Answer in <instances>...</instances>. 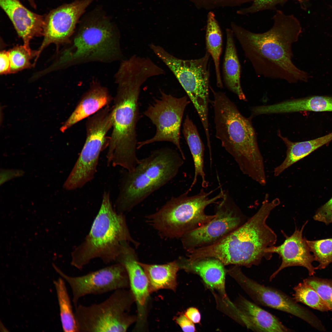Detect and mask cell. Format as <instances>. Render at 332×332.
Here are the masks:
<instances>
[{
  "label": "cell",
  "mask_w": 332,
  "mask_h": 332,
  "mask_svg": "<svg viewBox=\"0 0 332 332\" xmlns=\"http://www.w3.org/2000/svg\"><path fill=\"white\" fill-rule=\"evenodd\" d=\"M272 27L260 33L252 32L231 22V29L246 57L259 75L290 83L306 81L308 76L293 63L292 45L302 32L298 20L294 15L276 10Z\"/></svg>",
  "instance_id": "cell-1"
},
{
  "label": "cell",
  "mask_w": 332,
  "mask_h": 332,
  "mask_svg": "<svg viewBox=\"0 0 332 332\" xmlns=\"http://www.w3.org/2000/svg\"><path fill=\"white\" fill-rule=\"evenodd\" d=\"M150 78L144 69L129 66L117 73V88L113 98L112 131L107 155L108 164L131 171L138 164L136 126L140 118L138 100L141 87Z\"/></svg>",
  "instance_id": "cell-2"
},
{
  "label": "cell",
  "mask_w": 332,
  "mask_h": 332,
  "mask_svg": "<svg viewBox=\"0 0 332 332\" xmlns=\"http://www.w3.org/2000/svg\"><path fill=\"white\" fill-rule=\"evenodd\" d=\"M268 198L266 194L258 211L240 227L216 243L200 248V256L217 259L224 265L248 268L259 265L263 258L270 259L272 254L265 251L276 243L277 236L266 220L280 201L278 198L270 201Z\"/></svg>",
  "instance_id": "cell-3"
},
{
  "label": "cell",
  "mask_w": 332,
  "mask_h": 332,
  "mask_svg": "<svg viewBox=\"0 0 332 332\" xmlns=\"http://www.w3.org/2000/svg\"><path fill=\"white\" fill-rule=\"evenodd\" d=\"M213 95L215 136L234 158L244 175L255 181L266 176L263 157L251 118L240 113L223 93L210 87Z\"/></svg>",
  "instance_id": "cell-4"
},
{
  "label": "cell",
  "mask_w": 332,
  "mask_h": 332,
  "mask_svg": "<svg viewBox=\"0 0 332 332\" xmlns=\"http://www.w3.org/2000/svg\"><path fill=\"white\" fill-rule=\"evenodd\" d=\"M138 243L132 237L124 214L113 209L109 192H104L99 211L89 232L71 254V264L81 270L94 258L105 264L117 262L123 254Z\"/></svg>",
  "instance_id": "cell-5"
},
{
  "label": "cell",
  "mask_w": 332,
  "mask_h": 332,
  "mask_svg": "<svg viewBox=\"0 0 332 332\" xmlns=\"http://www.w3.org/2000/svg\"><path fill=\"white\" fill-rule=\"evenodd\" d=\"M184 159L180 152L169 148L154 150L140 160L132 172L126 170L121 180L115 209L123 214L131 211L177 175Z\"/></svg>",
  "instance_id": "cell-6"
},
{
  "label": "cell",
  "mask_w": 332,
  "mask_h": 332,
  "mask_svg": "<svg viewBox=\"0 0 332 332\" xmlns=\"http://www.w3.org/2000/svg\"><path fill=\"white\" fill-rule=\"evenodd\" d=\"M214 190L206 192L203 188L197 194L189 196L188 190L177 197H172L155 213L147 216L148 221L165 239L181 238L188 233L209 222L215 215L205 212L208 205L223 197L224 191L212 198Z\"/></svg>",
  "instance_id": "cell-7"
},
{
  "label": "cell",
  "mask_w": 332,
  "mask_h": 332,
  "mask_svg": "<svg viewBox=\"0 0 332 332\" xmlns=\"http://www.w3.org/2000/svg\"><path fill=\"white\" fill-rule=\"evenodd\" d=\"M149 47L176 78L195 107L205 133L209 134L210 54L206 51L200 58L183 60L176 57L160 45L152 43Z\"/></svg>",
  "instance_id": "cell-8"
},
{
  "label": "cell",
  "mask_w": 332,
  "mask_h": 332,
  "mask_svg": "<svg viewBox=\"0 0 332 332\" xmlns=\"http://www.w3.org/2000/svg\"><path fill=\"white\" fill-rule=\"evenodd\" d=\"M111 107L107 106L88 118L86 122V139L80 155L64 184L67 190L83 187L94 177L99 156L108 145L107 135L112 128Z\"/></svg>",
  "instance_id": "cell-9"
},
{
  "label": "cell",
  "mask_w": 332,
  "mask_h": 332,
  "mask_svg": "<svg viewBox=\"0 0 332 332\" xmlns=\"http://www.w3.org/2000/svg\"><path fill=\"white\" fill-rule=\"evenodd\" d=\"M131 295L129 291L119 289L100 303L78 305L74 314L79 332L126 331L134 320L127 312Z\"/></svg>",
  "instance_id": "cell-10"
},
{
  "label": "cell",
  "mask_w": 332,
  "mask_h": 332,
  "mask_svg": "<svg viewBox=\"0 0 332 332\" xmlns=\"http://www.w3.org/2000/svg\"><path fill=\"white\" fill-rule=\"evenodd\" d=\"M160 92V97L144 113L155 126L156 133L151 138L138 142L137 149L154 142H169L175 145L185 160L180 144V131L184 110L190 101L186 96L177 97L161 90Z\"/></svg>",
  "instance_id": "cell-11"
},
{
  "label": "cell",
  "mask_w": 332,
  "mask_h": 332,
  "mask_svg": "<svg viewBox=\"0 0 332 332\" xmlns=\"http://www.w3.org/2000/svg\"><path fill=\"white\" fill-rule=\"evenodd\" d=\"M66 60L111 58L121 56L112 25L105 18H94L81 28Z\"/></svg>",
  "instance_id": "cell-12"
},
{
  "label": "cell",
  "mask_w": 332,
  "mask_h": 332,
  "mask_svg": "<svg viewBox=\"0 0 332 332\" xmlns=\"http://www.w3.org/2000/svg\"><path fill=\"white\" fill-rule=\"evenodd\" d=\"M215 215L208 223L180 238L183 247L187 251L216 243L247 221L227 192L224 191L221 200L218 202Z\"/></svg>",
  "instance_id": "cell-13"
},
{
  "label": "cell",
  "mask_w": 332,
  "mask_h": 332,
  "mask_svg": "<svg viewBox=\"0 0 332 332\" xmlns=\"http://www.w3.org/2000/svg\"><path fill=\"white\" fill-rule=\"evenodd\" d=\"M53 266L69 285L72 302L76 308L80 299L85 295H99L124 289L129 285L126 269L121 263L116 264L82 275L71 276L61 271L54 264Z\"/></svg>",
  "instance_id": "cell-14"
},
{
  "label": "cell",
  "mask_w": 332,
  "mask_h": 332,
  "mask_svg": "<svg viewBox=\"0 0 332 332\" xmlns=\"http://www.w3.org/2000/svg\"><path fill=\"white\" fill-rule=\"evenodd\" d=\"M231 272L234 278L253 302L262 306L281 311L299 318L316 327L319 321L309 310L282 291L265 286L245 275L239 266Z\"/></svg>",
  "instance_id": "cell-15"
},
{
  "label": "cell",
  "mask_w": 332,
  "mask_h": 332,
  "mask_svg": "<svg viewBox=\"0 0 332 332\" xmlns=\"http://www.w3.org/2000/svg\"><path fill=\"white\" fill-rule=\"evenodd\" d=\"M91 0H77L61 5L50 11L45 17L44 39L38 50L37 57L51 43L67 42L73 31L79 18Z\"/></svg>",
  "instance_id": "cell-16"
},
{
  "label": "cell",
  "mask_w": 332,
  "mask_h": 332,
  "mask_svg": "<svg viewBox=\"0 0 332 332\" xmlns=\"http://www.w3.org/2000/svg\"><path fill=\"white\" fill-rule=\"evenodd\" d=\"M306 222L301 229L296 228L290 236H286V239L279 246L270 247L265 250V252L278 254L282 259L281 263L279 268L270 276L271 281L282 270L292 266H301L306 268L310 276L313 275L317 269L312 264L315 260L313 255L306 242L302 237V232Z\"/></svg>",
  "instance_id": "cell-17"
},
{
  "label": "cell",
  "mask_w": 332,
  "mask_h": 332,
  "mask_svg": "<svg viewBox=\"0 0 332 332\" xmlns=\"http://www.w3.org/2000/svg\"><path fill=\"white\" fill-rule=\"evenodd\" d=\"M0 6L26 46L30 48V41L34 37L43 36L45 16L31 11L20 0H0Z\"/></svg>",
  "instance_id": "cell-18"
},
{
  "label": "cell",
  "mask_w": 332,
  "mask_h": 332,
  "mask_svg": "<svg viewBox=\"0 0 332 332\" xmlns=\"http://www.w3.org/2000/svg\"><path fill=\"white\" fill-rule=\"evenodd\" d=\"M237 314L241 322L255 332H291L279 318L243 297L239 299Z\"/></svg>",
  "instance_id": "cell-19"
},
{
  "label": "cell",
  "mask_w": 332,
  "mask_h": 332,
  "mask_svg": "<svg viewBox=\"0 0 332 332\" xmlns=\"http://www.w3.org/2000/svg\"><path fill=\"white\" fill-rule=\"evenodd\" d=\"M177 261L180 268L198 274L209 288L216 290L226 298L225 265L219 259L204 257L190 260L181 257Z\"/></svg>",
  "instance_id": "cell-20"
},
{
  "label": "cell",
  "mask_w": 332,
  "mask_h": 332,
  "mask_svg": "<svg viewBox=\"0 0 332 332\" xmlns=\"http://www.w3.org/2000/svg\"><path fill=\"white\" fill-rule=\"evenodd\" d=\"M136 255L132 248L122 255L117 263L122 264L126 271L132 293L138 307L139 318L143 320L144 309L150 292L146 275L138 263Z\"/></svg>",
  "instance_id": "cell-21"
},
{
  "label": "cell",
  "mask_w": 332,
  "mask_h": 332,
  "mask_svg": "<svg viewBox=\"0 0 332 332\" xmlns=\"http://www.w3.org/2000/svg\"><path fill=\"white\" fill-rule=\"evenodd\" d=\"M113 98L105 88L95 85L81 96L72 113L60 128L64 132L73 126L109 105Z\"/></svg>",
  "instance_id": "cell-22"
},
{
  "label": "cell",
  "mask_w": 332,
  "mask_h": 332,
  "mask_svg": "<svg viewBox=\"0 0 332 332\" xmlns=\"http://www.w3.org/2000/svg\"><path fill=\"white\" fill-rule=\"evenodd\" d=\"M227 42L223 64V81L226 87L235 94L240 100L246 101L241 87V67L231 29L226 30Z\"/></svg>",
  "instance_id": "cell-23"
},
{
  "label": "cell",
  "mask_w": 332,
  "mask_h": 332,
  "mask_svg": "<svg viewBox=\"0 0 332 332\" xmlns=\"http://www.w3.org/2000/svg\"><path fill=\"white\" fill-rule=\"evenodd\" d=\"M279 136L285 144L287 150L286 156L283 162L275 167L274 176L280 175L285 170L311 152L332 140V132L325 136L307 141L294 142L283 136L280 133Z\"/></svg>",
  "instance_id": "cell-24"
},
{
  "label": "cell",
  "mask_w": 332,
  "mask_h": 332,
  "mask_svg": "<svg viewBox=\"0 0 332 332\" xmlns=\"http://www.w3.org/2000/svg\"><path fill=\"white\" fill-rule=\"evenodd\" d=\"M269 114L303 111L332 112V96H313L268 105Z\"/></svg>",
  "instance_id": "cell-25"
},
{
  "label": "cell",
  "mask_w": 332,
  "mask_h": 332,
  "mask_svg": "<svg viewBox=\"0 0 332 332\" xmlns=\"http://www.w3.org/2000/svg\"><path fill=\"white\" fill-rule=\"evenodd\" d=\"M182 132L192 156L194 166V178L188 190H191L199 176L202 179V187L206 188L208 183L204 170V145L196 125L188 115L186 116L183 124Z\"/></svg>",
  "instance_id": "cell-26"
},
{
  "label": "cell",
  "mask_w": 332,
  "mask_h": 332,
  "mask_svg": "<svg viewBox=\"0 0 332 332\" xmlns=\"http://www.w3.org/2000/svg\"><path fill=\"white\" fill-rule=\"evenodd\" d=\"M138 263L147 277L150 292L163 289H175L177 273L180 268L177 261L161 265Z\"/></svg>",
  "instance_id": "cell-27"
},
{
  "label": "cell",
  "mask_w": 332,
  "mask_h": 332,
  "mask_svg": "<svg viewBox=\"0 0 332 332\" xmlns=\"http://www.w3.org/2000/svg\"><path fill=\"white\" fill-rule=\"evenodd\" d=\"M207 17L205 35L207 51L211 55L213 60L217 86L222 89L223 84L220 73L219 60L222 50V32L214 11L208 12Z\"/></svg>",
  "instance_id": "cell-28"
},
{
  "label": "cell",
  "mask_w": 332,
  "mask_h": 332,
  "mask_svg": "<svg viewBox=\"0 0 332 332\" xmlns=\"http://www.w3.org/2000/svg\"><path fill=\"white\" fill-rule=\"evenodd\" d=\"M60 310L62 327L65 332H79L70 299L64 281L59 278L54 281Z\"/></svg>",
  "instance_id": "cell-29"
},
{
  "label": "cell",
  "mask_w": 332,
  "mask_h": 332,
  "mask_svg": "<svg viewBox=\"0 0 332 332\" xmlns=\"http://www.w3.org/2000/svg\"><path fill=\"white\" fill-rule=\"evenodd\" d=\"M293 289L294 292L293 298L297 302L303 303L321 311L330 310L317 292L304 281L294 286Z\"/></svg>",
  "instance_id": "cell-30"
},
{
  "label": "cell",
  "mask_w": 332,
  "mask_h": 332,
  "mask_svg": "<svg viewBox=\"0 0 332 332\" xmlns=\"http://www.w3.org/2000/svg\"><path fill=\"white\" fill-rule=\"evenodd\" d=\"M8 52L10 63V73L31 68L32 66L31 60L34 57H37L38 54V51L32 50L24 45H17Z\"/></svg>",
  "instance_id": "cell-31"
},
{
  "label": "cell",
  "mask_w": 332,
  "mask_h": 332,
  "mask_svg": "<svg viewBox=\"0 0 332 332\" xmlns=\"http://www.w3.org/2000/svg\"><path fill=\"white\" fill-rule=\"evenodd\" d=\"M306 241L315 260L319 263L317 269H325L332 263V238Z\"/></svg>",
  "instance_id": "cell-32"
},
{
  "label": "cell",
  "mask_w": 332,
  "mask_h": 332,
  "mask_svg": "<svg viewBox=\"0 0 332 332\" xmlns=\"http://www.w3.org/2000/svg\"><path fill=\"white\" fill-rule=\"evenodd\" d=\"M309 0H253L251 5L248 7L240 8L236 11L240 15L255 13L266 10H276L278 6H283L289 1L298 2L302 6Z\"/></svg>",
  "instance_id": "cell-33"
},
{
  "label": "cell",
  "mask_w": 332,
  "mask_h": 332,
  "mask_svg": "<svg viewBox=\"0 0 332 332\" xmlns=\"http://www.w3.org/2000/svg\"><path fill=\"white\" fill-rule=\"evenodd\" d=\"M303 280L317 292L332 311V279L312 276Z\"/></svg>",
  "instance_id": "cell-34"
},
{
  "label": "cell",
  "mask_w": 332,
  "mask_h": 332,
  "mask_svg": "<svg viewBox=\"0 0 332 332\" xmlns=\"http://www.w3.org/2000/svg\"><path fill=\"white\" fill-rule=\"evenodd\" d=\"M313 218L327 225L332 223V197L317 210Z\"/></svg>",
  "instance_id": "cell-35"
},
{
  "label": "cell",
  "mask_w": 332,
  "mask_h": 332,
  "mask_svg": "<svg viewBox=\"0 0 332 332\" xmlns=\"http://www.w3.org/2000/svg\"><path fill=\"white\" fill-rule=\"evenodd\" d=\"M176 321L182 330L185 332H194L196 331L194 323L185 314L180 315L176 319Z\"/></svg>",
  "instance_id": "cell-36"
},
{
  "label": "cell",
  "mask_w": 332,
  "mask_h": 332,
  "mask_svg": "<svg viewBox=\"0 0 332 332\" xmlns=\"http://www.w3.org/2000/svg\"><path fill=\"white\" fill-rule=\"evenodd\" d=\"M0 61V74L10 73V63L8 51L3 50L1 52Z\"/></svg>",
  "instance_id": "cell-37"
},
{
  "label": "cell",
  "mask_w": 332,
  "mask_h": 332,
  "mask_svg": "<svg viewBox=\"0 0 332 332\" xmlns=\"http://www.w3.org/2000/svg\"><path fill=\"white\" fill-rule=\"evenodd\" d=\"M185 315L193 323H198L201 320V314L198 310L195 307L188 308L185 313Z\"/></svg>",
  "instance_id": "cell-38"
},
{
  "label": "cell",
  "mask_w": 332,
  "mask_h": 332,
  "mask_svg": "<svg viewBox=\"0 0 332 332\" xmlns=\"http://www.w3.org/2000/svg\"><path fill=\"white\" fill-rule=\"evenodd\" d=\"M26 1L30 6L34 9H36L37 8L35 0H24Z\"/></svg>",
  "instance_id": "cell-39"
}]
</instances>
